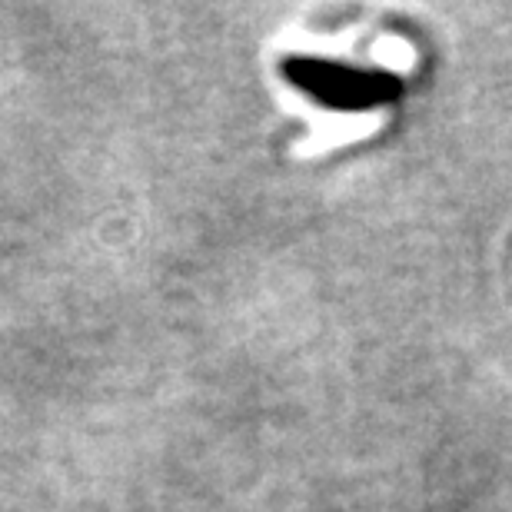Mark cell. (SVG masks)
Instances as JSON below:
<instances>
[{
	"mask_svg": "<svg viewBox=\"0 0 512 512\" xmlns=\"http://www.w3.org/2000/svg\"><path fill=\"white\" fill-rule=\"evenodd\" d=\"M280 74L300 94L336 114H370V110L393 107L403 97V80L389 70L350 67L310 54H290L280 64Z\"/></svg>",
	"mask_w": 512,
	"mask_h": 512,
	"instance_id": "cell-1",
	"label": "cell"
}]
</instances>
